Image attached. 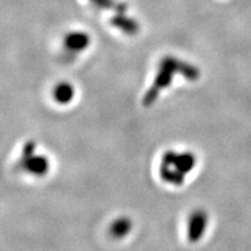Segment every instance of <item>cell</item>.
<instances>
[{
    "label": "cell",
    "mask_w": 251,
    "mask_h": 251,
    "mask_svg": "<svg viewBox=\"0 0 251 251\" xmlns=\"http://www.w3.org/2000/svg\"><path fill=\"white\" fill-rule=\"evenodd\" d=\"M177 72L180 74L181 76L187 78L188 80H196L200 76L198 68L188 64V63L181 62L179 59L171 57V56L163 58L159 63V71L157 72L152 86L150 87L148 92L144 96L143 105L151 106L156 101V99L158 98L159 92L163 89H166V87L171 85L174 75L177 74Z\"/></svg>",
    "instance_id": "cell-1"
},
{
    "label": "cell",
    "mask_w": 251,
    "mask_h": 251,
    "mask_svg": "<svg viewBox=\"0 0 251 251\" xmlns=\"http://www.w3.org/2000/svg\"><path fill=\"white\" fill-rule=\"evenodd\" d=\"M197 159L191 152H181L178 153L174 150H169L163 155L162 164L174 166L176 170H178L180 174H188L192 171V169L196 165Z\"/></svg>",
    "instance_id": "cell-2"
},
{
    "label": "cell",
    "mask_w": 251,
    "mask_h": 251,
    "mask_svg": "<svg viewBox=\"0 0 251 251\" xmlns=\"http://www.w3.org/2000/svg\"><path fill=\"white\" fill-rule=\"evenodd\" d=\"M207 222H208V218L203 211L198 209L192 213V215L188 219L187 226V238L190 242H198L203 236L207 228Z\"/></svg>",
    "instance_id": "cell-3"
},
{
    "label": "cell",
    "mask_w": 251,
    "mask_h": 251,
    "mask_svg": "<svg viewBox=\"0 0 251 251\" xmlns=\"http://www.w3.org/2000/svg\"><path fill=\"white\" fill-rule=\"evenodd\" d=\"M20 166L31 175L43 176L49 170V161L45 156L33 153L30 156H21Z\"/></svg>",
    "instance_id": "cell-4"
},
{
    "label": "cell",
    "mask_w": 251,
    "mask_h": 251,
    "mask_svg": "<svg viewBox=\"0 0 251 251\" xmlns=\"http://www.w3.org/2000/svg\"><path fill=\"white\" fill-rule=\"evenodd\" d=\"M64 43L67 48L72 50V51H80V50L87 48L90 43V36L85 33H81V31H76V33L69 34L65 37Z\"/></svg>",
    "instance_id": "cell-5"
},
{
    "label": "cell",
    "mask_w": 251,
    "mask_h": 251,
    "mask_svg": "<svg viewBox=\"0 0 251 251\" xmlns=\"http://www.w3.org/2000/svg\"><path fill=\"white\" fill-rule=\"evenodd\" d=\"M52 97H54L56 102L61 103V105H65V103H69L74 99L75 90L70 84L63 81V83H59L54 87Z\"/></svg>",
    "instance_id": "cell-6"
},
{
    "label": "cell",
    "mask_w": 251,
    "mask_h": 251,
    "mask_svg": "<svg viewBox=\"0 0 251 251\" xmlns=\"http://www.w3.org/2000/svg\"><path fill=\"white\" fill-rule=\"evenodd\" d=\"M131 227V221L128 218H119L113 221V224L109 227V234L115 238H122L127 236L130 233Z\"/></svg>",
    "instance_id": "cell-7"
},
{
    "label": "cell",
    "mask_w": 251,
    "mask_h": 251,
    "mask_svg": "<svg viewBox=\"0 0 251 251\" xmlns=\"http://www.w3.org/2000/svg\"><path fill=\"white\" fill-rule=\"evenodd\" d=\"M159 175H161L162 179L166 181V183L179 186L184 183V175L180 174L179 171L176 170L174 166L161 164V170H159Z\"/></svg>",
    "instance_id": "cell-8"
},
{
    "label": "cell",
    "mask_w": 251,
    "mask_h": 251,
    "mask_svg": "<svg viewBox=\"0 0 251 251\" xmlns=\"http://www.w3.org/2000/svg\"><path fill=\"white\" fill-rule=\"evenodd\" d=\"M113 25L117 26L118 28H120V29H122L124 31H126V33H129V34H133L137 30L136 23L133 20H128V19L125 17L114 18V20H113Z\"/></svg>",
    "instance_id": "cell-9"
}]
</instances>
